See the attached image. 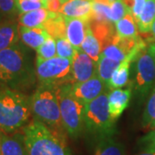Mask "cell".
Wrapping results in <instances>:
<instances>
[{
  "label": "cell",
  "mask_w": 155,
  "mask_h": 155,
  "mask_svg": "<svg viewBox=\"0 0 155 155\" xmlns=\"http://www.w3.org/2000/svg\"><path fill=\"white\" fill-rule=\"evenodd\" d=\"M30 58L20 44L0 51V82L17 91L29 88L35 81Z\"/></svg>",
  "instance_id": "1"
},
{
  "label": "cell",
  "mask_w": 155,
  "mask_h": 155,
  "mask_svg": "<svg viewBox=\"0 0 155 155\" xmlns=\"http://www.w3.org/2000/svg\"><path fill=\"white\" fill-rule=\"evenodd\" d=\"M31 116L30 97L3 84L0 87V131L16 133L28 124Z\"/></svg>",
  "instance_id": "2"
},
{
  "label": "cell",
  "mask_w": 155,
  "mask_h": 155,
  "mask_svg": "<svg viewBox=\"0 0 155 155\" xmlns=\"http://www.w3.org/2000/svg\"><path fill=\"white\" fill-rule=\"evenodd\" d=\"M30 108L35 119L42 122L64 140L67 132L61 120L58 87L39 84L38 88L30 97Z\"/></svg>",
  "instance_id": "3"
},
{
  "label": "cell",
  "mask_w": 155,
  "mask_h": 155,
  "mask_svg": "<svg viewBox=\"0 0 155 155\" xmlns=\"http://www.w3.org/2000/svg\"><path fill=\"white\" fill-rule=\"evenodd\" d=\"M28 155H67L64 140L34 118L22 127Z\"/></svg>",
  "instance_id": "4"
},
{
  "label": "cell",
  "mask_w": 155,
  "mask_h": 155,
  "mask_svg": "<svg viewBox=\"0 0 155 155\" xmlns=\"http://www.w3.org/2000/svg\"><path fill=\"white\" fill-rule=\"evenodd\" d=\"M109 93L104 92L85 104L84 131L89 136L99 142L105 138L112 137L116 133V121L109 110Z\"/></svg>",
  "instance_id": "5"
},
{
  "label": "cell",
  "mask_w": 155,
  "mask_h": 155,
  "mask_svg": "<svg viewBox=\"0 0 155 155\" xmlns=\"http://www.w3.org/2000/svg\"><path fill=\"white\" fill-rule=\"evenodd\" d=\"M72 84L58 87V97L61 109V120L65 130L72 138H78L84 131L85 104L74 97L71 92Z\"/></svg>",
  "instance_id": "6"
},
{
  "label": "cell",
  "mask_w": 155,
  "mask_h": 155,
  "mask_svg": "<svg viewBox=\"0 0 155 155\" xmlns=\"http://www.w3.org/2000/svg\"><path fill=\"white\" fill-rule=\"evenodd\" d=\"M35 74L39 84L59 87L66 84H72V60L61 57L41 62H35Z\"/></svg>",
  "instance_id": "7"
},
{
  "label": "cell",
  "mask_w": 155,
  "mask_h": 155,
  "mask_svg": "<svg viewBox=\"0 0 155 155\" xmlns=\"http://www.w3.org/2000/svg\"><path fill=\"white\" fill-rule=\"evenodd\" d=\"M155 84V61L147 48L135 60L133 88L139 100L143 101Z\"/></svg>",
  "instance_id": "8"
},
{
  "label": "cell",
  "mask_w": 155,
  "mask_h": 155,
  "mask_svg": "<svg viewBox=\"0 0 155 155\" xmlns=\"http://www.w3.org/2000/svg\"><path fill=\"white\" fill-rule=\"evenodd\" d=\"M72 84L82 83L97 74V63L79 48L72 60Z\"/></svg>",
  "instance_id": "9"
},
{
  "label": "cell",
  "mask_w": 155,
  "mask_h": 155,
  "mask_svg": "<svg viewBox=\"0 0 155 155\" xmlns=\"http://www.w3.org/2000/svg\"><path fill=\"white\" fill-rule=\"evenodd\" d=\"M106 85L107 84L97 74L84 82L72 84L71 92L76 99L83 103L84 104H86L103 94Z\"/></svg>",
  "instance_id": "10"
},
{
  "label": "cell",
  "mask_w": 155,
  "mask_h": 155,
  "mask_svg": "<svg viewBox=\"0 0 155 155\" xmlns=\"http://www.w3.org/2000/svg\"><path fill=\"white\" fill-rule=\"evenodd\" d=\"M65 21L66 37L75 49H79L90 27V19L65 17Z\"/></svg>",
  "instance_id": "11"
},
{
  "label": "cell",
  "mask_w": 155,
  "mask_h": 155,
  "mask_svg": "<svg viewBox=\"0 0 155 155\" xmlns=\"http://www.w3.org/2000/svg\"><path fill=\"white\" fill-rule=\"evenodd\" d=\"M131 97V88L113 89L109 92V110L113 120H116L121 116L123 111L128 106Z\"/></svg>",
  "instance_id": "12"
},
{
  "label": "cell",
  "mask_w": 155,
  "mask_h": 155,
  "mask_svg": "<svg viewBox=\"0 0 155 155\" xmlns=\"http://www.w3.org/2000/svg\"><path fill=\"white\" fill-rule=\"evenodd\" d=\"M1 155H28L22 131L1 134Z\"/></svg>",
  "instance_id": "13"
},
{
  "label": "cell",
  "mask_w": 155,
  "mask_h": 155,
  "mask_svg": "<svg viewBox=\"0 0 155 155\" xmlns=\"http://www.w3.org/2000/svg\"><path fill=\"white\" fill-rule=\"evenodd\" d=\"M91 0H67L61 5L59 12L65 17L91 19Z\"/></svg>",
  "instance_id": "14"
},
{
  "label": "cell",
  "mask_w": 155,
  "mask_h": 155,
  "mask_svg": "<svg viewBox=\"0 0 155 155\" xmlns=\"http://www.w3.org/2000/svg\"><path fill=\"white\" fill-rule=\"evenodd\" d=\"M18 31L22 43L34 50L38 49L39 47L49 36V34L43 27L28 28L18 25Z\"/></svg>",
  "instance_id": "15"
},
{
  "label": "cell",
  "mask_w": 155,
  "mask_h": 155,
  "mask_svg": "<svg viewBox=\"0 0 155 155\" xmlns=\"http://www.w3.org/2000/svg\"><path fill=\"white\" fill-rule=\"evenodd\" d=\"M53 13V11H48L46 8H41L20 14L18 17V22L19 25L28 28L43 27L45 22L52 17Z\"/></svg>",
  "instance_id": "16"
},
{
  "label": "cell",
  "mask_w": 155,
  "mask_h": 155,
  "mask_svg": "<svg viewBox=\"0 0 155 155\" xmlns=\"http://www.w3.org/2000/svg\"><path fill=\"white\" fill-rule=\"evenodd\" d=\"M19 39L17 23L13 22H0V51L18 43Z\"/></svg>",
  "instance_id": "17"
},
{
  "label": "cell",
  "mask_w": 155,
  "mask_h": 155,
  "mask_svg": "<svg viewBox=\"0 0 155 155\" xmlns=\"http://www.w3.org/2000/svg\"><path fill=\"white\" fill-rule=\"evenodd\" d=\"M116 35L121 38H137L138 25L132 13H127L125 17L115 23Z\"/></svg>",
  "instance_id": "18"
},
{
  "label": "cell",
  "mask_w": 155,
  "mask_h": 155,
  "mask_svg": "<svg viewBox=\"0 0 155 155\" xmlns=\"http://www.w3.org/2000/svg\"><path fill=\"white\" fill-rule=\"evenodd\" d=\"M131 63L132 62L127 59H125L121 62L119 67L115 70L110 80L108 81V88L110 90L122 88V86L127 84L129 79V70Z\"/></svg>",
  "instance_id": "19"
},
{
  "label": "cell",
  "mask_w": 155,
  "mask_h": 155,
  "mask_svg": "<svg viewBox=\"0 0 155 155\" xmlns=\"http://www.w3.org/2000/svg\"><path fill=\"white\" fill-rule=\"evenodd\" d=\"M80 49L97 63L103 51V47L99 40L97 38L93 31L91 30V27H89L85 38L80 47Z\"/></svg>",
  "instance_id": "20"
},
{
  "label": "cell",
  "mask_w": 155,
  "mask_h": 155,
  "mask_svg": "<svg viewBox=\"0 0 155 155\" xmlns=\"http://www.w3.org/2000/svg\"><path fill=\"white\" fill-rule=\"evenodd\" d=\"M125 152L124 145L112 136L97 142L95 155H125Z\"/></svg>",
  "instance_id": "21"
},
{
  "label": "cell",
  "mask_w": 155,
  "mask_h": 155,
  "mask_svg": "<svg viewBox=\"0 0 155 155\" xmlns=\"http://www.w3.org/2000/svg\"><path fill=\"white\" fill-rule=\"evenodd\" d=\"M43 28L54 39L66 36L65 17L60 12H54L52 17L44 23Z\"/></svg>",
  "instance_id": "22"
},
{
  "label": "cell",
  "mask_w": 155,
  "mask_h": 155,
  "mask_svg": "<svg viewBox=\"0 0 155 155\" xmlns=\"http://www.w3.org/2000/svg\"><path fill=\"white\" fill-rule=\"evenodd\" d=\"M155 20V0H147L146 5L137 20L140 33H150L151 26Z\"/></svg>",
  "instance_id": "23"
},
{
  "label": "cell",
  "mask_w": 155,
  "mask_h": 155,
  "mask_svg": "<svg viewBox=\"0 0 155 155\" xmlns=\"http://www.w3.org/2000/svg\"><path fill=\"white\" fill-rule=\"evenodd\" d=\"M141 125L146 129H153L155 127V84L151 90L146 103L142 114Z\"/></svg>",
  "instance_id": "24"
},
{
  "label": "cell",
  "mask_w": 155,
  "mask_h": 155,
  "mask_svg": "<svg viewBox=\"0 0 155 155\" xmlns=\"http://www.w3.org/2000/svg\"><path fill=\"white\" fill-rule=\"evenodd\" d=\"M120 61H115L108 57L101 55L97 61V75L98 77L107 84L108 81L111 78V75L115 72L119 65Z\"/></svg>",
  "instance_id": "25"
},
{
  "label": "cell",
  "mask_w": 155,
  "mask_h": 155,
  "mask_svg": "<svg viewBox=\"0 0 155 155\" xmlns=\"http://www.w3.org/2000/svg\"><path fill=\"white\" fill-rule=\"evenodd\" d=\"M56 55V41L53 36L49 35L36 50V62L49 60Z\"/></svg>",
  "instance_id": "26"
},
{
  "label": "cell",
  "mask_w": 155,
  "mask_h": 155,
  "mask_svg": "<svg viewBox=\"0 0 155 155\" xmlns=\"http://www.w3.org/2000/svg\"><path fill=\"white\" fill-rule=\"evenodd\" d=\"M90 21L97 22H112L110 21V5L92 2V11Z\"/></svg>",
  "instance_id": "27"
},
{
  "label": "cell",
  "mask_w": 155,
  "mask_h": 155,
  "mask_svg": "<svg viewBox=\"0 0 155 155\" xmlns=\"http://www.w3.org/2000/svg\"><path fill=\"white\" fill-rule=\"evenodd\" d=\"M114 37L111 40L110 42L108 43L103 48L101 55L105 56V57H108L112 60L122 62L127 58V54L126 53V51L116 42Z\"/></svg>",
  "instance_id": "28"
},
{
  "label": "cell",
  "mask_w": 155,
  "mask_h": 155,
  "mask_svg": "<svg viewBox=\"0 0 155 155\" xmlns=\"http://www.w3.org/2000/svg\"><path fill=\"white\" fill-rule=\"evenodd\" d=\"M55 41L57 56L65 59L73 60L77 49H75V48L71 44L68 39L66 36H62L56 38Z\"/></svg>",
  "instance_id": "29"
},
{
  "label": "cell",
  "mask_w": 155,
  "mask_h": 155,
  "mask_svg": "<svg viewBox=\"0 0 155 155\" xmlns=\"http://www.w3.org/2000/svg\"><path fill=\"white\" fill-rule=\"evenodd\" d=\"M110 6V21L116 23L117 21L125 17L127 13H132L130 8L123 0H115L111 2Z\"/></svg>",
  "instance_id": "30"
},
{
  "label": "cell",
  "mask_w": 155,
  "mask_h": 155,
  "mask_svg": "<svg viewBox=\"0 0 155 155\" xmlns=\"http://www.w3.org/2000/svg\"><path fill=\"white\" fill-rule=\"evenodd\" d=\"M46 8L43 1H32V0H17V11L20 14L28 11Z\"/></svg>",
  "instance_id": "31"
},
{
  "label": "cell",
  "mask_w": 155,
  "mask_h": 155,
  "mask_svg": "<svg viewBox=\"0 0 155 155\" xmlns=\"http://www.w3.org/2000/svg\"><path fill=\"white\" fill-rule=\"evenodd\" d=\"M138 145L140 151L155 150V127L139 139Z\"/></svg>",
  "instance_id": "32"
},
{
  "label": "cell",
  "mask_w": 155,
  "mask_h": 155,
  "mask_svg": "<svg viewBox=\"0 0 155 155\" xmlns=\"http://www.w3.org/2000/svg\"><path fill=\"white\" fill-rule=\"evenodd\" d=\"M17 11V0H0V14L12 15Z\"/></svg>",
  "instance_id": "33"
},
{
  "label": "cell",
  "mask_w": 155,
  "mask_h": 155,
  "mask_svg": "<svg viewBox=\"0 0 155 155\" xmlns=\"http://www.w3.org/2000/svg\"><path fill=\"white\" fill-rule=\"evenodd\" d=\"M123 1L124 2L130 1V4L128 5V7L130 8L132 15L137 22L138 18L140 16V14H141V12H142L145 5H146L147 0H123Z\"/></svg>",
  "instance_id": "34"
},
{
  "label": "cell",
  "mask_w": 155,
  "mask_h": 155,
  "mask_svg": "<svg viewBox=\"0 0 155 155\" xmlns=\"http://www.w3.org/2000/svg\"><path fill=\"white\" fill-rule=\"evenodd\" d=\"M62 5L61 0H47L46 1V9L53 12H59Z\"/></svg>",
  "instance_id": "35"
},
{
  "label": "cell",
  "mask_w": 155,
  "mask_h": 155,
  "mask_svg": "<svg viewBox=\"0 0 155 155\" xmlns=\"http://www.w3.org/2000/svg\"><path fill=\"white\" fill-rule=\"evenodd\" d=\"M150 33H151V41L155 42V20L153 22L152 26H151V30H150Z\"/></svg>",
  "instance_id": "36"
},
{
  "label": "cell",
  "mask_w": 155,
  "mask_h": 155,
  "mask_svg": "<svg viewBox=\"0 0 155 155\" xmlns=\"http://www.w3.org/2000/svg\"><path fill=\"white\" fill-rule=\"evenodd\" d=\"M147 51L151 54V55L153 57L155 61V42H152L147 48Z\"/></svg>",
  "instance_id": "37"
},
{
  "label": "cell",
  "mask_w": 155,
  "mask_h": 155,
  "mask_svg": "<svg viewBox=\"0 0 155 155\" xmlns=\"http://www.w3.org/2000/svg\"><path fill=\"white\" fill-rule=\"evenodd\" d=\"M136 155H155V150H150V151H141L140 153Z\"/></svg>",
  "instance_id": "38"
},
{
  "label": "cell",
  "mask_w": 155,
  "mask_h": 155,
  "mask_svg": "<svg viewBox=\"0 0 155 155\" xmlns=\"http://www.w3.org/2000/svg\"><path fill=\"white\" fill-rule=\"evenodd\" d=\"M92 2H97V3H102V4H107V5H110V0H91Z\"/></svg>",
  "instance_id": "39"
},
{
  "label": "cell",
  "mask_w": 155,
  "mask_h": 155,
  "mask_svg": "<svg viewBox=\"0 0 155 155\" xmlns=\"http://www.w3.org/2000/svg\"><path fill=\"white\" fill-rule=\"evenodd\" d=\"M1 134H2V132L0 131V155H1Z\"/></svg>",
  "instance_id": "40"
},
{
  "label": "cell",
  "mask_w": 155,
  "mask_h": 155,
  "mask_svg": "<svg viewBox=\"0 0 155 155\" xmlns=\"http://www.w3.org/2000/svg\"><path fill=\"white\" fill-rule=\"evenodd\" d=\"M32 1H43V0H32ZM44 2V1H43Z\"/></svg>",
  "instance_id": "41"
},
{
  "label": "cell",
  "mask_w": 155,
  "mask_h": 155,
  "mask_svg": "<svg viewBox=\"0 0 155 155\" xmlns=\"http://www.w3.org/2000/svg\"><path fill=\"white\" fill-rule=\"evenodd\" d=\"M110 4H111V2H113V1H115V0H110Z\"/></svg>",
  "instance_id": "42"
},
{
  "label": "cell",
  "mask_w": 155,
  "mask_h": 155,
  "mask_svg": "<svg viewBox=\"0 0 155 155\" xmlns=\"http://www.w3.org/2000/svg\"><path fill=\"white\" fill-rule=\"evenodd\" d=\"M43 1H44V3H45V5H46V1H47V0H43Z\"/></svg>",
  "instance_id": "43"
}]
</instances>
